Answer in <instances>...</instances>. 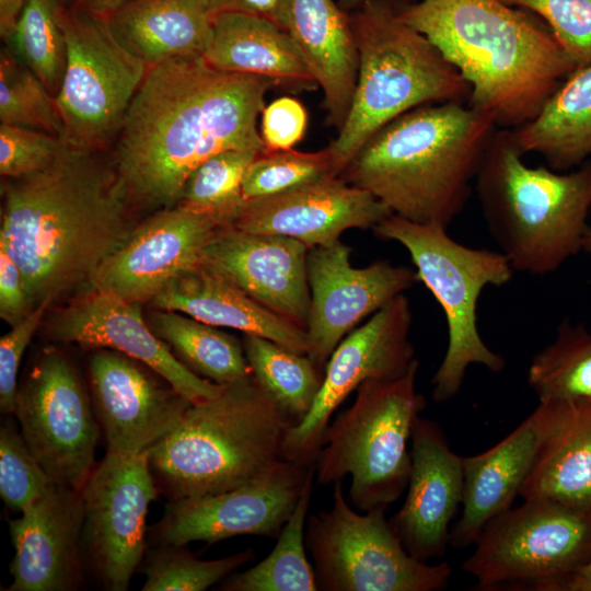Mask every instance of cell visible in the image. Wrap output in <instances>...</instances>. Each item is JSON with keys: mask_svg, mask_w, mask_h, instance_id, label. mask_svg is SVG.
I'll return each mask as SVG.
<instances>
[{"mask_svg": "<svg viewBox=\"0 0 591 591\" xmlns=\"http://www.w3.org/2000/svg\"><path fill=\"white\" fill-rule=\"evenodd\" d=\"M271 80L224 72L202 56L149 68L117 134L112 164L134 207L170 208L189 175L231 149L265 151L257 125Z\"/></svg>", "mask_w": 591, "mask_h": 591, "instance_id": "obj_1", "label": "cell"}, {"mask_svg": "<svg viewBox=\"0 0 591 591\" xmlns=\"http://www.w3.org/2000/svg\"><path fill=\"white\" fill-rule=\"evenodd\" d=\"M99 152L67 142L46 169L1 184L0 246L20 267L34 309L86 290L137 227L123 182Z\"/></svg>", "mask_w": 591, "mask_h": 591, "instance_id": "obj_2", "label": "cell"}, {"mask_svg": "<svg viewBox=\"0 0 591 591\" xmlns=\"http://www.w3.org/2000/svg\"><path fill=\"white\" fill-rule=\"evenodd\" d=\"M401 15L455 67L471 88L467 104L498 128L533 119L576 70L543 20L501 0H402Z\"/></svg>", "mask_w": 591, "mask_h": 591, "instance_id": "obj_3", "label": "cell"}, {"mask_svg": "<svg viewBox=\"0 0 591 591\" xmlns=\"http://www.w3.org/2000/svg\"><path fill=\"white\" fill-rule=\"evenodd\" d=\"M464 102L422 105L376 131L339 175L393 215L448 228L463 211L497 129Z\"/></svg>", "mask_w": 591, "mask_h": 591, "instance_id": "obj_4", "label": "cell"}, {"mask_svg": "<svg viewBox=\"0 0 591 591\" xmlns=\"http://www.w3.org/2000/svg\"><path fill=\"white\" fill-rule=\"evenodd\" d=\"M511 129L497 128L475 178L488 231L513 270L545 276L583 251L591 160L568 172L531 167Z\"/></svg>", "mask_w": 591, "mask_h": 591, "instance_id": "obj_5", "label": "cell"}, {"mask_svg": "<svg viewBox=\"0 0 591 591\" xmlns=\"http://www.w3.org/2000/svg\"><path fill=\"white\" fill-rule=\"evenodd\" d=\"M292 426L253 374L224 384L148 453L159 493L177 500L239 488L285 460Z\"/></svg>", "mask_w": 591, "mask_h": 591, "instance_id": "obj_6", "label": "cell"}, {"mask_svg": "<svg viewBox=\"0 0 591 591\" xmlns=\"http://www.w3.org/2000/svg\"><path fill=\"white\" fill-rule=\"evenodd\" d=\"M401 7L402 0H366L349 12L358 77L348 116L328 144L337 175L376 131L402 114L468 100L470 84L424 34L405 23Z\"/></svg>", "mask_w": 591, "mask_h": 591, "instance_id": "obj_7", "label": "cell"}, {"mask_svg": "<svg viewBox=\"0 0 591 591\" xmlns=\"http://www.w3.org/2000/svg\"><path fill=\"white\" fill-rule=\"evenodd\" d=\"M418 370L416 360L397 379L362 383L354 404L323 434L315 483L334 485L350 476L349 501L360 512L387 507L407 488L412 431L427 406L416 390Z\"/></svg>", "mask_w": 591, "mask_h": 591, "instance_id": "obj_8", "label": "cell"}, {"mask_svg": "<svg viewBox=\"0 0 591 591\" xmlns=\"http://www.w3.org/2000/svg\"><path fill=\"white\" fill-rule=\"evenodd\" d=\"M378 237L406 248L416 267L418 281L441 305L448 326V346L433 374L432 399L441 404L462 389L466 371L480 364L500 372L505 359L483 340L477 327V303L483 290L502 287L513 268L500 251L466 246L450 236L448 228L417 223L390 215L372 228Z\"/></svg>", "mask_w": 591, "mask_h": 591, "instance_id": "obj_9", "label": "cell"}, {"mask_svg": "<svg viewBox=\"0 0 591 591\" xmlns=\"http://www.w3.org/2000/svg\"><path fill=\"white\" fill-rule=\"evenodd\" d=\"M333 505L308 517L305 545L321 591H437L447 588L449 563H424L403 546L386 506L367 512L350 507L343 483Z\"/></svg>", "mask_w": 591, "mask_h": 591, "instance_id": "obj_10", "label": "cell"}, {"mask_svg": "<svg viewBox=\"0 0 591 591\" xmlns=\"http://www.w3.org/2000/svg\"><path fill=\"white\" fill-rule=\"evenodd\" d=\"M56 14L67 48L55 96L65 140L101 151L117 137L150 67L116 39L103 16L76 4H56Z\"/></svg>", "mask_w": 591, "mask_h": 591, "instance_id": "obj_11", "label": "cell"}, {"mask_svg": "<svg viewBox=\"0 0 591 591\" xmlns=\"http://www.w3.org/2000/svg\"><path fill=\"white\" fill-rule=\"evenodd\" d=\"M462 570L476 590L544 591L591 558V513L524 499L489 521Z\"/></svg>", "mask_w": 591, "mask_h": 591, "instance_id": "obj_12", "label": "cell"}, {"mask_svg": "<svg viewBox=\"0 0 591 591\" xmlns=\"http://www.w3.org/2000/svg\"><path fill=\"white\" fill-rule=\"evenodd\" d=\"M14 415L51 480L81 491L96 465L100 424L66 354L53 346L40 351L19 385Z\"/></svg>", "mask_w": 591, "mask_h": 591, "instance_id": "obj_13", "label": "cell"}, {"mask_svg": "<svg viewBox=\"0 0 591 591\" xmlns=\"http://www.w3.org/2000/svg\"><path fill=\"white\" fill-rule=\"evenodd\" d=\"M85 571L108 591H126L147 551L148 508L159 489L148 454L106 452L81 489Z\"/></svg>", "mask_w": 591, "mask_h": 591, "instance_id": "obj_14", "label": "cell"}, {"mask_svg": "<svg viewBox=\"0 0 591 591\" xmlns=\"http://www.w3.org/2000/svg\"><path fill=\"white\" fill-rule=\"evenodd\" d=\"M412 322L410 303L403 293L338 344L325 366L311 410L285 437V460L315 464L323 434L344 401L367 381L394 380L409 370L417 360L409 340Z\"/></svg>", "mask_w": 591, "mask_h": 591, "instance_id": "obj_15", "label": "cell"}, {"mask_svg": "<svg viewBox=\"0 0 591 591\" xmlns=\"http://www.w3.org/2000/svg\"><path fill=\"white\" fill-rule=\"evenodd\" d=\"M314 470L315 464L282 460L239 488L169 500L150 529V544H215L239 535L277 538Z\"/></svg>", "mask_w": 591, "mask_h": 591, "instance_id": "obj_16", "label": "cell"}, {"mask_svg": "<svg viewBox=\"0 0 591 591\" xmlns=\"http://www.w3.org/2000/svg\"><path fill=\"white\" fill-rule=\"evenodd\" d=\"M350 254L340 240L312 247L308 254L306 356L323 372L335 348L360 321L418 281L416 270L385 259L354 267Z\"/></svg>", "mask_w": 591, "mask_h": 591, "instance_id": "obj_17", "label": "cell"}, {"mask_svg": "<svg viewBox=\"0 0 591 591\" xmlns=\"http://www.w3.org/2000/svg\"><path fill=\"white\" fill-rule=\"evenodd\" d=\"M89 380L112 453L148 454L176 430L194 404L150 367L111 349L91 355Z\"/></svg>", "mask_w": 591, "mask_h": 591, "instance_id": "obj_18", "label": "cell"}, {"mask_svg": "<svg viewBox=\"0 0 591 591\" xmlns=\"http://www.w3.org/2000/svg\"><path fill=\"white\" fill-rule=\"evenodd\" d=\"M220 227L213 216L182 204L160 209L100 265L88 289L150 302L174 279L201 266L204 251Z\"/></svg>", "mask_w": 591, "mask_h": 591, "instance_id": "obj_19", "label": "cell"}, {"mask_svg": "<svg viewBox=\"0 0 591 591\" xmlns=\"http://www.w3.org/2000/svg\"><path fill=\"white\" fill-rule=\"evenodd\" d=\"M50 341L111 349L150 367L194 404L219 395L224 384L185 367L144 321L141 304L112 292L86 289L50 315L44 327Z\"/></svg>", "mask_w": 591, "mask_h": 591, "instance_id": "obj_20", "label": "cell"}, {"mask_svg": "<svg viewBox=\"0 0 591 591\" xmlns=\"http://www.w3.org/2000/svg\"><path fill=\"white\" fill-rule=\"evenodd\" d=\"M309 250L288 236L222 225L206 246L201 267L305 328L310 311Z\"/></svg>", "mask_w": 591, "mask_h": 591, "instance_id": "obj_21", "label": "cell"}, {"mask_svg": "<svg viewBox=\"0 0 591 591\" xmlns=\"http://www.w3.org/2000/svg\"><path fill=\"white\" fill-rule=\"evenodd\" d=\"M412 468L401 509L389 522L405 549L428 563L444 555L451 523L461 507L462 456L453 452L444 431L419 416L410 438Z\"/></svg>", "mask_w": 591, "mask_h": 591, "instance_id": "obj_22", "label": "cell"}, {"mask_svg": "<svg viewBox=\"0 0 591 591\" xmlns=\"http://www.w3.org/2000/svg\"><path fill=\"white\" fill-rule=\"evenodd\" d=\"M390 215V209L373 195L337 175L245 200L231 225L288 236L312 248L338 241L349 229H372Z\"/></svg>", "mask_w": 591, "mask_h": 591, "instance_id": "obj_23", "label": "cell"}, {"mask_svg": "<svg viewBox=\"0 0 591 591\" xmlns=\"http://www.w3.org/2000/svg\"><path fill=\"white\" fill-rule=\"evenodd\" d=\"M81 493L55 484L9 521L14 556L7 591H74L84 588Z\"/></svg>", "mask_w": 591, "mask_h": 591, "instance_id": "obj_24", "label": "cell"}, {"mask_svg": "<svg viewBox=\"0 0 591 591\" xmlns=\"http://www.w3.org/2000/svg\"><path fill=\"white\" fill-rule=\"evenodd\" d=\"M557 415L558 404L538 403L494 447L479 454L462 456V511L450 531L453 547L474 545L486 524L512 507Z\"/></svg>", "mask_w": 591, "mask_h": 591, "instance_id": "obj_25", "label": "cell"}, {"mask_svg": "<svg viewBox=\"0 0 591 591\" xmlns=\"http://www.w3.org/2000/svg\"><path fill=\"white\" fill-rule=\"evenodd\" d=\"M287 31L323 92L327 124L343 127L355 94L358 49L336 0H290Z\"/></svg>", "mask_w": 591, "mask_h": 591, "instance_id": "obj_26", "label": "cell"}, {"mask_svg": "<svg viewBox=\"0 0 591 591\" xmlns=\"http://www.w3.org/2000/svg\"><path fill=\"white\" fill-rule=\"evenodd\" d=\"M149 303L157 310L179 312L216 327L269 339L298 354L309 351L305 328L201 266L174 279Z\"/></svg>", "mask_w": 591, "mask_h": 591, "instance_id": "obj_27", "label": "cell"}, {"mask_svg": "<svg viewBox=\"0 0 591 591\" xmlns=\"http://www.w3.org/2000/svg\"><path fill=\"white\" fill-rule=\"evenodd\" d=\"M202 57L217 70L264 77L291 92L318 88L289 32L262 16L216 14Z\"/></svg>", "mask_w": 591, "mask_h": 591, "instance_id": "obj_28", "label": "cell"}, {"mask_svg": "<svg viewBox=\"0 0 591 591\" xmlns=\"http://www.w3.org/2000/svg\"><path fill=\"white\" fill-rule=\"evenodd\" d=\"M213 18L209 0H135L104 16L116 39L149 67L202 56Z\"/></svg>", "mask_w": 591, "mask_h": 591, "instance_id": "obj_29", "label": "cell"}, {"mask_svg": "<svg viewBox=\"0 0 591 591\" xmlns=\"http://www.w3.org/2000/svg\"><path fill=\"white\" fill-rule=\"evenodd\" d=\"M557 404L556 422L520 496L591 513V399Z\"/></svg>", "mask_w": 591, "mask_h": 591, "instance_id": "obj_30", "label": "cell"}, {"mask_svg": "<svg viewBox=\"0 0 591 591\" xmlns=\"http://www.w3.org/2000/svg\"><path fill=\"white\" fill-rule=\"evenodd\" d=\"M523 154L534 152L558 172L573 170L591 157V65L572 71L536 116L511 129Z\"/></svg>", "mask_w": 591, "mask_h": 591, "instance_id": "obj_31", "label": "cell"}, {"mask_svg": "<svg viewBox=\"0 0 591 591\" xmlns=\"http://www.w3.org/2000/svg\"><path fill=\"white\" fill-rule=\"evenodd\" d=\"M147 322L176 358L197 375L223 385L252 374L243 344L218 327L179 312L157 309L150 312Z\"/></svg>", "mask_w": 591, "mask_h": 591, "instance_id": "obj_32", "label": "cell"}, {"mask_svg": "<svg viewBox=\"0 0 591 591\" xmlns=\"http://www.w3.org/2000/svg\"><path fill=\"white\" fill-rule=\"evenodd\" d=\"M315 470L309 476L294 511L283 525L277 544L262 561L223 579L222 591H317L313 565L305 551V525Z\"/></svg>", "mask_w": 591, "mask_h": 591, "instance_id": "obj_33", "label": "cell"}, {"mask_svg": "<svg viewBox=\"0 0 591 591\" xmlns=\"http://www.w3.org/2000/svg\"><path fill=\"white\" fill-rule=\"evenodd\" d=\"M528 383L540 403L591 399V332L583 323H559L554 340L532 358Z\"/></svg>", "mask_w": 591, "mask_h": 591, "instance_id": "obj_34", "label": "cell"}, {"mask_svg": "<svg viewBox=\"0 0 591 591\" xmlns=\"http://www.w3.org/2000/svg\"><path fill=\"white\" fill-rule=\"evenodd\" d=\"M243 347L256 382L293 425L299 424L317 397L324 372L306 355L263 337L245 335Z\"/></svg>", "mask_w": 591, "mask_h": 591, "instance_id": "obj_35", "label": "cell"}, {"mask_svg": "<svg viewBox=\"0 0 591 591\" xmlns=\"http://www.w3.org/2000/svg\"><path fill=\"white\" fill-rule=\"evenodd\" d=\"M8 47L55 97L60 89L67 48L53 0H27Z\"/></svg>", "mask_w": 591, "mask_h": 591, "instance_id": "obj_36", "label": "cell"}, {"mask_svg": "<svg viewBox=\"0 0 591 591\" xmlns=\"http://www.w3.org/2000/svg\"><path fill=\"white\" fill-rule=\"evenodd\" d=\"M260 153L231 149L210 157L189 175L178 204L209 213L222 225H231L245 201L242 193L245 173Z\"/></svg>", "mask_w": 591, "mask_h": 591, "instance_id": "obj_37", "label": "cell"}, {"mask_svg": "<svg viewBox=\"0 0 591 591\" xmlns=\"http://www.w3.org/2000/svg\"><path fill=\"white\" fill-rule=\"evenodd\" d=\"M187 545L157 544L147 548L138 570L146 576L143 591H204L254 558L247 548L213 560H200Z\"/></svg>", "mask_w": 591, "mask_h": 591, "instance_id": "obj_38", "label": "cell"}, {"mask_svg": "<svg viewBox=\"0 0 591 591\" xmlns=\"http://www.w3.org/2000/svg\"><path fill=\"white\" fill-rule=\"evenodd\" d=\"M0 120L65 140L55 97L8 46L0 55Z\"/></svg>", "mask_w": 591, "mask_h": 591, "instance_id": "obj_39", "label": "cell"}, {"mask_svg": "<svg viewBox=\"0 0 591 591\" xmlns=\"http://www.w3.org/2000/svg\"><path fill=\"white\" fill-rule=\"evenodd\" d=\"M327 176H337L328 146L315 152L294 149L264 151L248 166L242 193L245 200L263 198Z\"/></svg>", "mask_w": 591, "mask_h": 591, "instance_id": "obj_40", "label": "cell"}, {"mask_svg": "<svg viewBox=\"0 0 591 591\" xmlns=\"http://www.w3.org/2000/svg\"><path fill=\"white\" fill-rule=\"evenodd\" d=\"M54 485L16 424L11 419L3 421L0 427V496L5 506L21 513Z\"/></svg>", "mask_w": 591, "mask_h": 591, "instance_id": "obj_41", "label": "cell"}, {"mask_svg": "<svg viewBox=\"0 0 591 591\" xmlns=\"http://www.w3.org/2000/svg\"><path fill=\"white\" fill-rule=\"evenodd\" d=\"M501 1L543 20L576 69L591 65V0Z\"/></svg>", "mask_w": 591, "mask_h": 591, "instance_id": "obj_42", "label": "cell"}, {"mask_svg": "<svg viewBox=\"0 0 591 591\" xmlns=\"http://www.w3.org/2000/svg\"><path fill=\"white\" fill-rule=\"evenodd\" d=\"M62 138L44 131L1 124L0 174L19 178L49 166L66 147Z\"/></svg>", "mask_w": 591, "mask_h": 591, "instance_id": "obj_43", "label": "cell"}, {"mask_svg": "<svg viewBox=\"0 0 591 591\" xmlns=\"http://www.w3.org/2000/svg\"><path fill=\"white\" fill-rule=\"evenodd\" d=\"M51 304L49 300L43 301L0 338V409L5 415L15 413L22 356Z\"/></svg>", "mask_w": 591, "mask_h": 591, "instance_id": "obj_44", "label": "cell"}, {"mask_svg": "<svg viewBox=\"0 0 591 591\" xmlns=\"http://www.w3.org/2000/svg\"><path fill=\"white\" fill-rule=\"evenodd\" d=\"M308 113L297 99L281 96L265 106L260 114V136L265 151L293 149L305 134Z\"/></svg>", "mask_w": 591, "mask_h": 591, "instance_id": "obj_45", "label": "cell"}, {"mask_svg": "<svg viewBox=\"0 0 591 591\" xmlns=\"http://www.w3.org/2000/svg\"><path fill=\"white\" fill-rule=\"evenodd\" d=\"M33 310L20 267L0 246V317L13 326Z\"/></svg>", "mask_w": 591, "mask_h": 591, "instance_id": "obj_46", "label": "cell"}, {"mask_svg": "<svg viewBox=\"0 0 591 591\" xmlns=\"http://www.w3.org/2000/svg\"><path fill=\"white\" fill-rule=\"evenodd\" d=\"M213 14L239 12L262 16L287 30L290 0H209Z\"/></svg>", "mask_w": 591, "mask_h": 591, "instance_id": "obj_47", "label": "cell"}, {"mask_svg": "<svg viewBox=\"0 0 591 591\" xmlns=\"http://www.w3.org/2000/svg\"><path fill=\"white\" fill-rule=\"evenodd\" d=\"M544 591H591V558L547 584Z\"/></svg>", "mask_w": 591, "mask_h": 591, "instance_id": "obj_48", "label": "cell"}, {"mask_svg": "<svg viewBox=\"0 0 591 591\" xmlns=\"http://www.w3.org/2000/svg\"><path fill=\"white\" fill-rule=\"evenodd\" d=\"M26 1L0 0V35L4 42L12 34Z\"/></svg>", "mask_w": 591, "mask_h": 591, "instance_id": "obj_49", "label": "cell"}, {"mask_svg": "<svg viewBox=\"0 0 591 591\" xmlns=\"http://www.w3.org/2000/svg\"><path fill=\"white\" fill-rule=\"evenodd\" d=\"M135 0H77L76 5L99 16H106L116 9Z\"/></svg>", "mask_w": 591, "mask_h": 591, "instance_id": "obj_50", "label": "cell"}, {"mask_svg": "<svg viewBox=\"0 0 591 591\" xmlns=\"http://www.w3.org/2000/svg\"><path fill=\"white\" fill-rule=\"evenodd\" d=\"M338 4L347 12H351L358 9L364 3L366 0H336ZM406 2H413L415 0H404Z\"/></svg>", "mask_w": 591, "mask_h": 591, "instance_id": "obj_51", "label": "cell"}, {"mask_svg": "<svg viewBox=\"0 0 591 591\" xmlns=\"http://www.w3.org/2000/svg\"><path fill=\"white\" fill-rule=\"evenodd\" d=\"M583 252L591 254V225H588L584 234Z\"/></svg>", "mask_w": 591, "mask_h": 591, "instance_id": "obj_52", "label": "cell"}, {"mask_svg": "<svg viewBox=\"0 0 591 591\" xmlns=\"http://www.w3.org/2000/svg\"><path fill=\"white\" fill-rule=\"evenodd\" d=\"M56 4L61 5H72L77 2V0H53Z\"/></svg>", "mask_w": 591, "mask_h": 591, "instance_id": "obj_53", "label": "cell"}]
</instances>
